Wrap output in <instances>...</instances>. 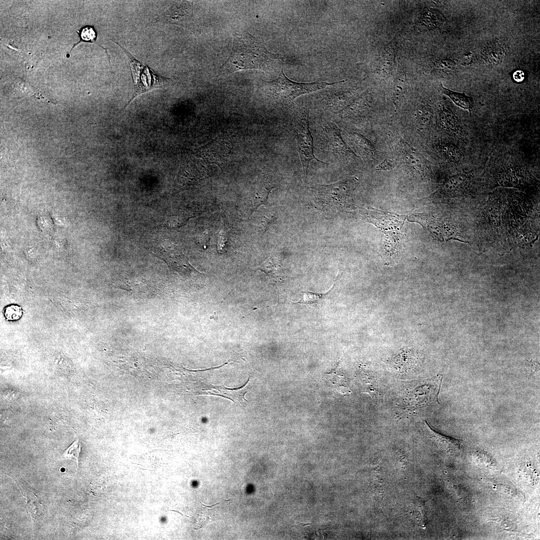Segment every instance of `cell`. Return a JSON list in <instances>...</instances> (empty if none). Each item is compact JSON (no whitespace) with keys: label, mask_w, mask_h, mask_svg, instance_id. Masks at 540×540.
Wrapping results in <instances>:
<instances>
[{"label":"cell","mask_w":540,"mask_h":540,"mask_svg":"<svg viewBox=\"0 0 540 540\" xmlns=\"http://www.w3.org/2000/svg\"><path fill=\"white\" fill-rule=\"evenodd\" d=\"M392 45L386 47L382 52L380 62L379 69L384 73H390L394 68L396 55Z\"/></svg>","instance_id":"cell-17"},{"label":"cell","mask_w":540,"mask_h":540,"mask_svg":"<svg viewBox=\"0 0 540 540\" xmlns=\"http://www.w3.org/2000/svg\"><path fill=\"white\" fill-rule=\"evenodd\" d=\"M282 58L266 50L257 39L247 32L234 35L232 52L219 69V74L256 69L266 72L278 70Z\"/></svg>","instance_id":"cell-1"},{"label":"cell","mask_w":540,"mask_h":540,"mask_svg":"<svg viewBox=\"0 0 540 540\" xmlns=\"http://www.w3.org/2000/svg\"><path fill=\"white\" fill-rule=\"evenodd\" d=\"M408 88L406 75L404 73L398 74L394 80L393 87L394 102L396 106L400 102Z\"/></svg>","instance_id":"cell-16"},{"label":"cell","mask_w":540,"mask_h":540,"mask_svg":"<svg viewBox=\"0 0 540 540\" xmlns=\"http://www.w3.org/2000/svg\"><path fill=\"white\" fill-rule=\"evenodd\" d=\"M354 183L343 180L330 184H320L314 189V196L321 208L326 211H344L352 205Z\"/></svg>","instance_id":"cell-2"},{"label":"cell","mask_w":540,"mask_h":540,"mask_svg":"<svg viewBox=\"0 0 540 540\" xmlns=\"http://www.w3.org/2000/svg\"><path fill=\"white\" fill-rule=\"evenodd\" d=\"M273 188L272 186L265 184L258 187L252 200V207L254 210H256L262 204L266 203L268 195Z\"/></svg>","instance_id":"cell-18"},{"label":"cell","mask_w":540,"mask_h":540,"mask_svg":"<svg viewBox=\"0 0 540 540\" xmlns=\"http://www.w3.org/2000/svg\"><path fill=\"white\" fill-rule=\"evenodd\" d=\"M350 138L356 148L362 152L366 154L372 150L373 147L371 143L361 134L354 133L350 135Z\"/></svg>","instance_id":"cell-22"},{"label":"cell","mask_w":540,"mask_h":540,"mask_svg":"<svg viewBox=\"0 0 540 540\" xmlns=\"http://www.w3.org/2000/svg\"><path fill=\"white\" fill-rule=\"evenodd\" d=\"M117 44L128 58L134 83V92L128 104L140 94L153 89L162 88L171 82V79L158 74L148 66L136 59L124 46Z\"/></svg>","instance_id":"cell-4"},{"label":"cell","mask_w":540,"mask_h":540,"mask_svg":"<svg viewBox=\"0 0 540 540\" xmlns=\"http://www.w3.org/2000/svg\"><path fill=\"white\" fill-rule=\"evenodd\" d=\"M22 314L21 308L16 305L9 306L4 310V314L7 320H16L20 318Z\"/></svg>","instance_id":"cell-25"},{"label":"cell","mask_w":540,"mask_h":540,"mask_svg":"<svg viewBox=\"0 0 540 540\" xmlns=\"http://www.w3.org/2000/svg\"><path fill=\"white\" fill-rule=\"evenodd\" d=\"M328 372L326 377V382L332 388L342 393L349 392L348 384L347 378L342 373L338 371L337 368Z\"/></svg>","instance_id":"cell-14"},{"label":"cell","mask_w":540,"mask_h":540,"mask_svg":"<svg viewBox=\"0 0 540 540\" xmlns=\"http://www.w3.org/2000/svg\"><path fill=\"white\" fill-rule=\"evenodd\" d=\"M334 286V285H333L330 289L325 293H314L309 291L302 292L303 296L302 298L298 301L292 302L304 304H312L317 303L326 296L329 292L332 289Z\"/></svg>","instance_id":"cell-21"},{"label":"cell","mask_w":540,"mask_h":540,"mask_svg":"<svg viewBox=\"0 0 540 540\" xmlns=\"http://www.w3.org/2000/svg\"><path fill=\"white\" fill-rule=\"evenodd\" d=\"M466 176L462 174L452 177L442 186L441 189L442 193L450 194L458 190L466 182Z\"/></svg>","instance_id":"cell-20"},{"label":"cell","mask_w":540,"mask_h":540,"mask_svg":"<svg viewBox=\"0 0 540 540\" xmlns=\"http://www.w3.org/2000/svg\"><path fill=\"white\" fill-rule=\"evenodd\" d=\"M80 36L82 41L93 42L96 38V32L92 26H84L81 28Z\"/></svg>","instance_id":"cell-28"},{"label":"cell","mask_w":540,"mask_h":540,"mask_svg":"<svg viewBox=\"0 0 540 540\" xmlns=\"http://www.w3.org/2000/svg\"><path fill=\"white\" fill-rule=\"evenodd\" d=\"M298 151L302 166L304 175L306 178L310 162L316 160L322 163L326 162L318 159L314 154V140L311 134L308 123V111L304 108L300 112L297 118L295 128Z\"/></svg>","instance_id":"cell-6"},{"label":"cell","mask_w":540,"mask_h":540,"mask_svg":"<svg viewBox=\"0 0 540 540\" xmlns=\"http://www.w3.org/2000/svg\"><path fill=\"white\" fill-rule=\"evenodd\" d=\"M81 450V444L78 439L75 440L63 452L61 458H70L76 461L78 466L79 455Z\"/></svg>","instance_id":"cell-23"},{"label":"cell","mask_w":540,"mask_h":540,"mask_svg":"<svg viewBox=\"0 0 540 540\" xmlns=\"http://www.w3.org/2000/svg\"><path fill=\"white\" fill-rule=\"evenodd\" d=\"M455 62L450 59L442 58L435 62V68L439 71L448 73L452 72L455 68Z\"/></svg>","instance_id":"cell-24"},{"label":"cell","mask_w":540,"mask_h":540,"mask_svg":"<svg viewBox=\"0 0 540 540\" xmlns=\"http://www.w3.org/2000/svg\"><path fill=\"white\" fill-rule=\"evenodd\" d=\"M395 166L394 162L390 159L384 160L376 166V169L380 170H389Z\"/></svg>","instance_id":"cell-29"},{"label":"cell","mask_w":540,"mask_h":540,"mask_svg":"<svg viewBox=\"0 0 540 540\" xmlns=\"http://www.w3.org/2000/svg\"><path fill=\"white\" fill-rule=\"evenodd\" d=\"M298 524L300 525H301L302 526H308V525L311 524H310H310H308V523L305 524V523H302V522H298Z\"/></svg>","instance_id":"cell-31"},{"label":"cell","mask_w":540,"mask_h":540,"mask_svg":"<svg viewBox=\"0 0 540 540\" xmlns=\"http://www.w3.org/2000/svg\"><path fill=\"white\" fill-rule=\"evenodd\" d=\"M358 380L362 392L370 394L373 398H378L380 396L378 386L376 380L366 371H360L357 376Z\"/></svg>","instance_id":"cell-13"},{"label":"cell","mask_w":540,"mask_h":540,"mask_svg":"<svg viewBox=\"0 0 540 540\" xmlns=\"http://www.w3.org/2000/svg\"><path fill=\"white\" fill-rule=\"evenodd\" d=\"M426 434L434 444L440 449L450 453L458 452L461 448V441L450 438L433 430L426 422H424Z\"/></svg>","instance_id":"cell-9"},{"label":"cell","mask_w":540,"mask_h":540,"mask_svg":"<svg viewBox=\"0 0 540 540\" xmlns=\"http://www.w3.org/2000/svg\"><path fill=\"white\" fill-rule=\"evenodd\" d=\"M342 80L334 82H316L308 83L298 82L287 78L283 71V68L279 76L275 80L266 82V86L272 95L283 103L290 104L298 97L324 88L328 86L334 85L344 82Z\"/></svg>","instance_id":"cell-3"},{"label":"cell","mask_w":540,"mask_h":540,"mask_svg":"<svg viewBox=\"0 0 540 540\" xmlns=\"http://www.w3.org/2000/svg\"><path fill=\"white\" fill-rule=\"evenodd\" d=\"M442 150L446 158L452 163L459 164L464 158L461 150L454 144H445L442 146Z\"/></svg>","instance_id":"cell-19"},{"label":"cell","mask_w":540,"mask_h":540,"mask_svg":"<svg viewBox=\"0 0 540 540\" xmlns=\"http://www.w3.org/2000/svg\"><path fill=\"white\" fill-rule=\"evenodd\" d=\"M266 274L270 280H280L283 274V268L280 260L270 258L264 262L258 268Z\"/></svg>","instance_id":"cell-15"},{"label":"cell","mask_w":540,"mask_h":540,"mask_svg":"<svg viewBox=\"0 0 540 540\" xmlns=\"http://www.w3.org/2000/svg\"><path fill=\"white\" fill-rule=\"evenodd\" d=\"M402 154L406 164L414 171L422 172L424 170V163L418 152L407 142H401Z\"/></svg>","instance_id":"cell-11"},{"label":"cell","mask_w":540,"mask_h":540,"mask_svg":"<svg viewBox=\"0 0 540 540\" xmlns=\"http://www.w3.org/2000/svg\"><path fill=\"white\" fill-rule=\"evenodd\" d=\"M442 92L450 98L458 106L468 110L470 114L474 105V100L472 97L464 92H459L448 89L441 84Z\"/></svg>","instance_id":"cell-12"},{"label":"cell","mask_w":540,"mask_h":540,"mask_svg":"<svg viewBox=\"0 0 540 540\" xmlns=\"http://www.w3.org/2000/svg\"><path fill=\"white\" fill-rule=\"evenodd\" d=\"M512 77L514 81L516 82H522L524 78V74L522 71L518 70L515 71L513 73Z\"/></svg>","instance_id":"cell-30"},{"label":"cell","mask_w":540,"mask_h":540,"mask_svg":"<svg viewBox=\"0 0 540 540\" xmlns=\"http://www.w3.org/2000/svg\"><path fill=\"white\" fill-rule=\"evenodd\" d=\"M190 218L191 216H190L184 214L173 216L170 218L166 223L171 228L180 227L185 224Z\"/></svg>","instance_id":"cell-26"},{"label":"cell","mask_w":540,"mask_h":540,"mask_svg":"<svg viewBox=\"0 0 540 540\" xmlns=\"http://www.w3.org/2000/svg\"><path fill=\"white\" fill-rule=\"evenodd\" d=\"M442 381V377L438 376L414 386L404 396L405 408L414 410L439 404L438 396Z\"/></svg>","instance_id":"cell-5"},{"label":"cell","mask_w":540,"mask_h":540,"mask_svg":"<svg viewBox=\"0 0 540 540\" xmlns=\"http://www.w3.org/2000/svg\"><path fill=\"white\" fill-rule=\"evenodd\" d=\"M200 503H201V504H202V505H203L204 506H206V507H208V508H212V507L213 506H215V505H216V504H219L220 502H218V503H216V504H213V505H212V506H206L205 504H202V502H200Z\"/></svg>","instance_id":"cell-32"},{"label":"cell","mask_w":540,"mask_h":540,"mask_svg":"<svg viewBox=\"0 0 540 540\" xmlns=\"http://www.w3.org/2000/svg\"><path fill=\"white\" fill-rule=\"evenodd\" d=\"M439 120L444 130L456 135L462 134V128L458 117L450 109L444 106L440 112Z\"/></svg>","instance_id":"cell-10"},{"label":"cell","mask_w":540,"mask_h":540,"mask_svg":"<svg viewBox=\"0 0 540 540\" xmlns=\"http://www.w3.org/2000/svg\"><path fill=\"white\" fill-rule=\"evenodd\" d=\"M432 118V114L430 110L426 108H422L419 109L416 114L417 122L422 126H426L429 125Z\"/></svg>","instance_id":"cell-27"},{"label":"cell","mask_w":540,"mask_h":540,"mask_svg":"<svg viewBox=\"0 0 540 540\" xmlns=\"http://www.w3.org/2000/svg\"><path fill=\"white\" fill-rule=\"evenodd\" d=\"M322 130L328 150L336 156L352 157L354 154L343 140L338 127L333 122H326Z\"/></svg>","instance_id":"cell-8"},{"label":"cell","mask_w":540,"mask_h":540,"mask_svg":"<svg viewBox=\"0 0 540 540\" xmlns=\"http://www.w3.org/2000/svg\"><path fill=\"white\" fill-rule=\"evenodd\" d=\"M156 256L165 262L171 268L180 274H190L198 272L190 265L180 247L169 240H164L153 250Z\"/></svg>","instance_id":"cell-7"}]
</instances>
